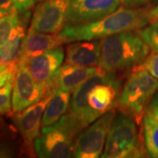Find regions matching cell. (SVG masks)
<instances>
[{"label": "cell", "mask_w": 158, "mask_h": 158, "mask_svg": "<svg viewBox=\"0 0 158 158\" xmlns=\"http://www.w3.org/2000/svg\"><path fill=\"white\" fill-rule=\"evenodd\" d=\"M121 80L116 72L100 69L74 90L69 112L85 128L116 106Z\"/></svg>", "instance_id": "cell-1"}, {"label": "cell", "mask_w": 158, "mask_h": 158, "mask_svg": "<svg viewBox=\"0 0 158 158\" xmlns=\"http://www.w3.org/2000/svg\"><path fill=\"white\" fill-rule=\"evenodd\" d=\"M149 24L148 11L119 7L116 11L96 22L66 25L59 33L65 42L102 39L125 31H136Z\"/></svg>", "instance_id": "cell-2"}, {"label": "cell", "mask_w": 158, "mask_h": 158, "mask_svg": "<svg viewBox=\"0 0 158 158\" xmlns=\"http://www.w3.org/2000/svg\"><path fill=\"white\" fill-rule=\"evenodd\" d=\"M149 47L135 31L102 38L98 67L109 72H118L139 66L149 53Z\"/></svg>", "instance_id": "cell-3"}, {"label": "cell", "mask_w": 158, "mask_h": 158, "mask_svg": "<svg viewBox=\"0 0 158 158\" xmlns=\"http://www.w3.org/2000/svg\"><path fill=\"white\" fill-rule=\"evenodd\" d=\"M84 129L71 113H65L55 124L41 127L34 140V152L43 158L74 157L75 143Z\"/></svg>", "instance_id": "cell-4"}, {"label": "cell", "mask_w": 158, "mask_h": 158, "mask_svg": "<svg viewBox=\"0 0 158 158\" xmlns=\"http://www.w3.org/2000/svg\"><path fill=\"white\" fill-rule=\"evenodd\" d=\"M158 90V79L143 69H135L120 90L116 106L139 122L150 99Z\"/></svg>", "instance_id": "cell-5"}, {"label": "cell", "mask_w": 158, "mask_h": 158, "mask_svg": "<svg viewBox=\"0 0 158 158\" xmlns=\"http://www.w3.org/2000/svg\"><path fill=\"white\" fill-rule=\"evenodd\" d=\"M142 156L135 122L128 115L115 114L100 157L125 158Z\"/></svg>", "instance_id": "cell-6"}, {"label": "cell", "mask_w": 158, "mask_h": 158, "mask_svg": "<svg viewBox=\"0 0 158 158\" xmlns=\"http://www.w3.org/2000/svg\"><path fill=\"white\" fill-rule=\"evenodd\" d=\"M114 117L115 113L113 110L109 111L86 127L77 138L74 148V157L101 156Z\"/></svg>", "instance_id": "cell-7"}, {"label": "cell", "mask_w": 158, "mask_h": 158, "mask_svg": "<svg viewBox=\"0 0 158 158\" xmlns=\"http://www.w3.org/2000/svg\"><path fill=\"white\" fill-rule=\"evenodd\" d=\"M70 0H42L34 9L28 31L59 34L67 24Z\"/></svg>", "instance_id": "cell-8"}, {"label": "cell", "mask_w": 158, "mask_h": 158, "mask_svg": "<svg viewBox=\"0 0 158 158\" xmlns=\"http://www.w3.org/2000/svg\"><path fill=\"white\" fill-rule=\"evenodd\" d=\"M50 91L34 80L24 64L17 63L11 94L13 114L39 102Z\"/></svg>", "instance_id": "cell-9"}, {"label": "cell", "mask_w": 158, "mask_h": 158, "mask_svg": "<svg viewBox=\"0 0 158 158\" xmlns=\"http://www.w3.org/2000/svg\"><path fill=\"white\" fill-rule=\"evenodd\" d=\"M120 0H70L66 25L96 22L116 11Z\"/></svg>", "instance_id": "cell-10"}, {"label": "cell", "mask_w": 158, "mask_h": 158, "mask_svg": "<svg viewBox=\"0 0 158 158\" xmlns=\"http://www.w3.org/2000/svg\"><path fill=\"white\" fill-rule=\"evenodd\" d=\"M64 56V50L62 46H59L39 56L31 57L21 63H17L24 64L36 82L45 86L48 90H52L53 81L62 65Z\"/></svg>", "instance_id": "cell-11"}, {"label": "cell", "mask_w": 158, "mask_h": 158, "mask_svg": "<svg viewBox=\"0 0 158 158\" xmlns=\"http://www.w3.org/2000/svg\"><path fill=\"white\" fill-rule=\"evenodd\" d=\"M53 90L41 100L30 106L19 113H15L14 122L25 143L30 146L40 135L42 117L48 103L50 100Z\"/></svg>", "instance_id": "cell-12"}, {"label": "cell", "mask_w": 158, "mask_h": 158, "mask_svg": "<svg viewBox=\"0 0 158 158\" xmlns=\"http://www.w3.org/2000/svg\"><path fill=\"white\" fill-rule=\"evenodd\" d=\"M101 48L102 39L73 41L66 48L65 63L80 67H98Z\"/></svg>", "instance_id": "cell-13"}, {"label": "cell", "mask_w": 158, "mask_h": 158, "mask_svg": "<svg viewBox=\"0 0 158 158\" xmlns=\"http://www.w3.org/2000/svg\"><path fill=\"white\" fill-rule=\"evenodd\" d=\"M99 67H80L65 63L58 69L52 84V90L73 92L90 77L100 71Z\"/></svg>", "instance_id": "cell-14"}, {"label": "cell", "mask_w": 158, "mask_h": 158, "mask_svg": "<svg viewBox=\"0 0 158 158\" xmlns=\"http://www.w3.org/2000/svg\"><path fill=\"white\" fill-rule=\"evenodd\" d=\"M62 43H65V41L61 38L59 34H45L28 31L23 40L17 62L21 63L31 57L39 56L59 47Z\"/></svg>", "instance_id": "cell-15"}, {"label": "cell", "mask_w": 158, "mask_h": 158, "mask_svg": "<svg viewBox=\"0 0 158 158\" xmlns=\"http://www.w3.org/2000/svg\"><path fill=\"white\" fill-rule=\"evenodd\" d=\"M70 92L61 90H53L52 97L43 113L41 127H49L62 118L66 113L70 105Z\"/></svg>", "instance_id": "cell-16"}, {"label": "cell", "mask_w": 158, "mask_h": 158, "mask_svg": "<svg viewBox=\"0 0 158 158\" xmlns=\"http://www.w3.org/2000/svg\"><path fill=\"white\" fill-rule=\"evenodd\" d=\"M26 23H22L6 43L0 47V64H9L18 61L23 40L26 37Z\"/></svg>", "instance_id": "cell-17"}, {"label": "cell", "mask_w": 158, "mask_h": 158, "mask_svg": "<svg viewBox=\"0 0 158 158\" xmlns=\"http://www.w3.org/2000/svg\"><path fill=\"white\" fill-rule=\"evenodd\" d=\"M142 123L148 155L150 157L158 158V120L146 112L143 116Z\"/></svg>", "instance_id": "cell-18"}, {"label": "cell", "mask_w": 158, "mask_h": 158, "mask_svg": "<svg viewBox=\"0 0 158 158\" xmlns=\"http://www.w3.org/2000/svg\"><path fill=\"white\" fill-rule=\"evenodd\" d=\"M29 16H21L13 9L12 11L0 17V47L5 44L12 34L24 22L28 20Z\"/></svg>", "instance_id": "cell-19"}, {"label": "cell", "mask_w": 158, "mask_h": 158, "mask_svg": "<svg viewBox=\"0 0 158 158\" xmlns=\"http://www.w3.org/2000/svg\"><path fill=\"white\" fill-rule=\"evenodd\" d=\"M11 133L5 119L0 116V157H10L14 155L11 143Z\"/></svg>", "instance_id": "cell-20"}, {"label": "cell", "mask_w": 158, "mask_h": 158, "mask_svg": "<svg viewBox=\"0 0 158 158\" xmlns=\"http://www.w3.org/2000/svg\"><path fill=\"white\" fill-rule=\"evenodd\" d=\"M138 34L153 52L158 53V21L149 23L148 26L138 30Z\"/></svg>", "instance_id": "cell-21"}, {"label": "cell", "mask_w": 158, "mask_h": 158, "mask_svg": "<svg viewBox=\"0 0 158 158\" xmlns=\"http://www.w3.org/2000/svg\"><path fill=\"white\" fill-rule=\"evenodd\" d=\"M13 79L10 80L7 84L0 88V115L10 116L13 114L11 106Z\"/></svg>", "instance_id": "cell-22"}, {"label": "cell", "mask_w": 158, "mask_h": 158, "mask_svg": "<svg viewBox=\"0 0 158 158\" xmlns=\"http://www.w3.org/2000/svg\"><path fill=\"white\" fill-rule=\"evenodd\" d=\"M135 69H143L158 79V53L153 52L148 55L146 59L139 66L135 67Z\"/></svg>", "instance_id": "cell-23"}, {"label": "cell", "mask_w": 158, "mask_h": 158, "mask_svg": "<svg viewBox=\"0 0 158 158\" xmlns=\"http://www.w3.org/2000/svg\"><path fill=\"white\" fill-rule=\"evenodd\" d=\"M16 68L17 62L9 64H0V88L14 78Z\"/></svg>", "instance_id": "cell-24"}, {"label": "cell", "mask_w": 158, "mask_h": 158, "mask_svg": "<svg viewBox=\"0 0 158 158\" xmlns=\"http://www.w3.org/2000/svg\"><path fill=\"white\" fill-rule=\"evenodd\" d=\"M42 0H14V9L19 15L30 12V10Z\"/></svg>", "instance_id": "cell-25"}, {"label": "cell", "mask_w": 158, "mask_h": 158, "mask_svg": "<svg viewBox=\"0 0 158 158\" xmlns=\"http://www.w3.org/2000/svg\"><path fill=\"white\" fill-rule=\"evenodd\" d=\"M14 9V0H0V17L10 13Z\"/></svg>", "instance_id": "cell-26"}, {"label": "cell", "mask_w": 158, "mask_h": 158, "mask_svg": "<svg viewBox=\"0 0 158 158\" xmlns=\"http://www.w3.org/2000/svg\"><path fill=\"white\" fill-rule=\"evenodd\" d=\"M151 0H120L121 6L126 8H139L148 4Z\"/></svg>", "instance_id": "cell-27"}, {"label": "cell", "mask_w": 158, "mask_h": 158, "mask_svg": "<svg viewBox=\"0 0 158 158\" xmlns=\"http://www.w3.org/2000/svg\"><path fill=\"white\" fill-rule=\"evenodd\" d=\"M147 113L158 120V93L149 102L147 108Z\"/></svg>", "instance_id": "cell-28"}, {"label": "cell", "mask_w": 158, "mask_h": 158, "mask_svg": "<svg viewBox=\"0 0 158 158\" xmlns=\"http://www.w3.org/2000/svg\"><path fill=\"white\" fill-rule=\"evenodd\" d=\"M148 19H149V23L158 21V4L151 10L148 11Z\"/></svg>", "instance_id": "cell-29"}, {"label": "cell", "mask_w": 158, "mask_h": 158, "mask_svg": "<svg viewBox=\"0 0 158 158\" xmlns=\"http://www.w3.org/2000/svg\"><path fill=\"white\" fill-rule=\"evenodd\" d=\"M154 3H155V4H156V3H158V0H154Z\"/></svg>", "instance_id": "cell-30"}]
</instances>
